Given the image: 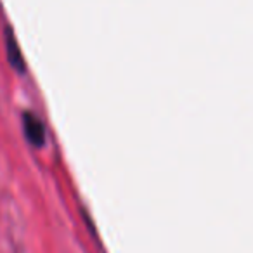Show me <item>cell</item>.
Returning <instances> with one entry per match:
<instances>
[{
    "mask_svg": "<svg viewBox=\"0 0 253 253\" xmlns=\"http://www.w3.org/2000/svg\"><path fill=\"white\" fill-rule=\"evenodd\" d=\"M4 37H5V52H7L9 63H11V66L14 68L19 75H23L26 71V63H25V57H23L19 43H18V40H16V35L11 26H5Z\"/></svg>",
    "mask_w": 253,
    "mask_h": 253,
    "instance_id": "2",
    "label": "cell"
},
{
    "mask_svg": "<svg viewBox=\"0 0 253 253\" xmlns=\"http://www.w3.org/2000/svg\"><path fill=\"white\" fill-rule=\"evenodd\" d=\"M23 130H25V137L32 146L42 148L45 144V125L35 113H23Z\"/></svg>",
    "mask_w": 253,
    "mask_h": 253,
    "instance_id": "1",
    "label": "cell"
}]
</instances>
